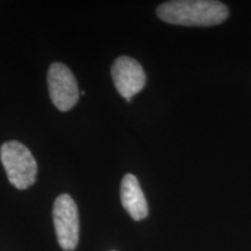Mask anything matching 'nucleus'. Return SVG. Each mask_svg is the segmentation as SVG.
<instances>
[{"mask_svg": "<svg viewBox=\"0 0 251 251\" xmlns=\"http://www.w3.org/2000/svg\"><path fill=\"white\" fill-rule=\"evenodd\" d=\"M120 194L122 206L135 221H140L148 216V203L139 180L134 175L125 176L121 181Z\"/></svg>", "mask_w": 251, "mask_h": 251, "instance_id": "423d86ee", "label": "nucleus"}, {"mask_svg": "<svg viewBox=\"0 0 251 251\" xmlns=\"http://www.w3.org/2000/svg\"><path fill=\"white\" fill-rule=\"evenodd\" d=\"M0 159L9 183L18 190H26L35 184L37 164L25 144L18 141L4 143L0 148Z\"/></svg>", "mask_w": 251, "mask_h": 251, "instance_id": "f03ea898", "label": "nucleus"}, {"mask_svg": "<svg viewBox=\"0 0 251 251\" xmlns=\"http://www.w3.org/2000/svg\"><path fill=\"white\" fill-rule=\"evenodd\" d=\"M50 99L59 111L67 112L79 99V90L71 70L62 63H52L48 71Z\"/></svg>", "mask_w": 251, "mask_h": 251, "instance_id": "20e7f679", "label": "nucleus"}, {"mask_svg": "<svg viewBox=\"0 0 251 251\" xmlns=\"http://www.w3.org/2000/svg\"><path fill=\"white\" fill-rule=\"evenodd\" d=\"M52 215L59 246L65 251L75 250L79 241V215L75 200L69 194H61L55 200Z\"/></svg>", "mask_w": 251, "mask_h": 251, "instance_id": "7ed1b4c3", "label": "nucleus"}, {"mask_svg": "<svg viewBox=\"0 0 251 251\" xmlns=\"http://www.w3.org/2000/svg\"><path fill=\"white\" fill-rule=\"evenodd\" d=\"M112 78L118 92L127 101L142 91L147 77L143 68L137 61L128 56L117 58L112 65Z\"/></svg>", "mask_w": 251, "mask_h": 251, "instance_id": "39448f33", "label": "nucleus"}, {"mask_svg": "<svg viewBox=\"0 0 251 251\" xmlns=\"http://www.w3.org/2000/svg\"><path fill=\"white\" fill-rule=\"evenodd\" d=\"M227 6L213 0H174L157 7L161 20L187 27H208L219 25L228 17Z\"/></svg>", "mask_w": 251, "mask_h": 251, "instance_id": "f257e3e1", "label": "nucleus"}]
</instances>
